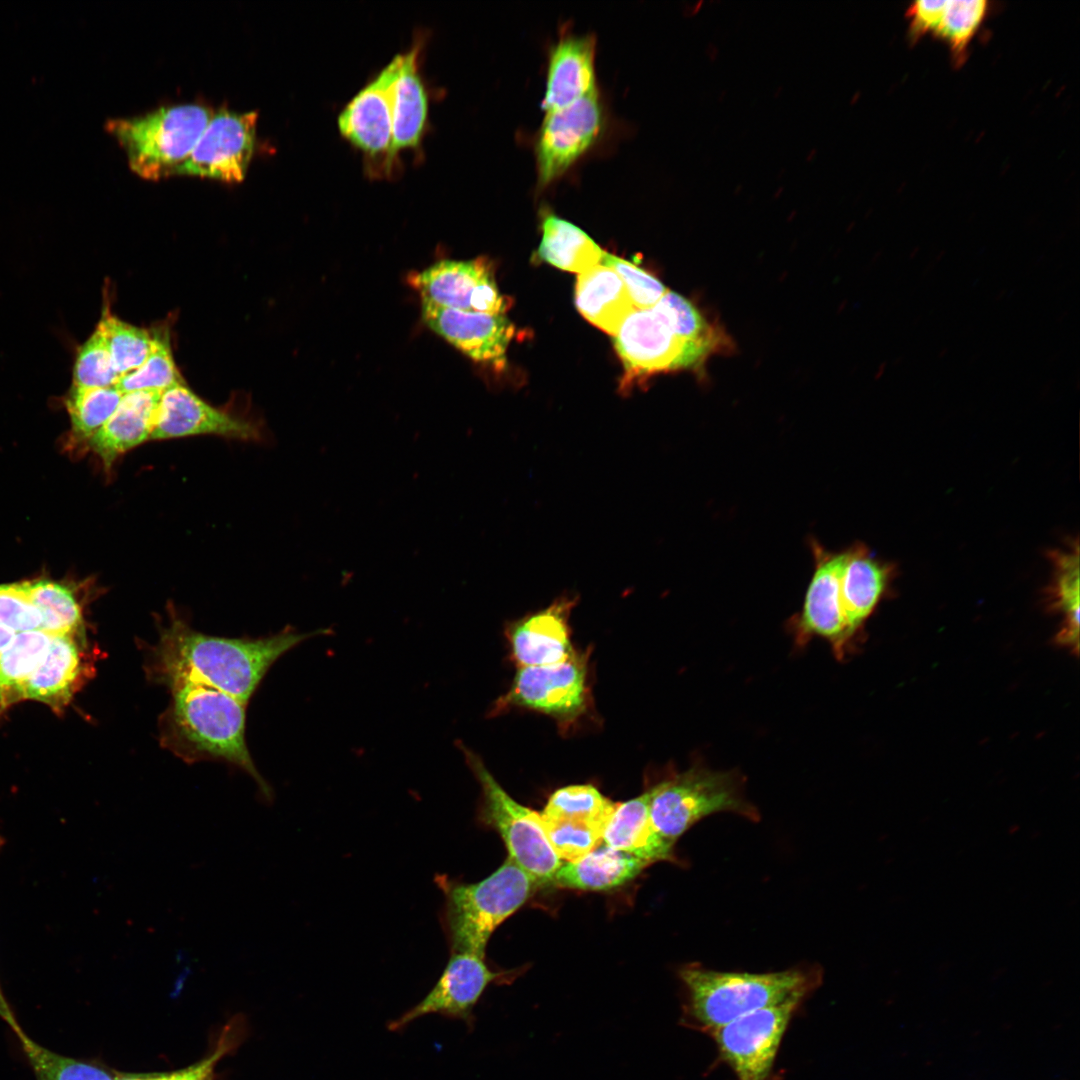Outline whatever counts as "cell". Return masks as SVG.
Wrapping results in <instances>:
<instances>
[{"label": "cell", "mask_w": 1080, "mask_h": 1080, "mask_svg": "<svg viewBox=\"0 0 1080 1080\" xmlns=\"http://www.w3.org/2000/svg\"><path fill=\"white\" fill-rule=\"evenodd\" d=\"M919 251H920L919 246H916V247L912 248V250L909 252V258L914 259L917 256V254L919 253Z\"/></svg>", "instance_id": "48"}, {"label": "cell", "mask_w": 1080, "mask_h": 1080, "mask_svg": "<svg viewBox=\"0 0 1080 1080\" xmlns=\"http://www.w3.org/2000/svg\"><path fill=\"white\" fill-rule=\"evenodd\" d=\"M171 616L151 650V678L166 685L175 681L206 685L244 703L283 654L309 638L333 633L330 628L299 633L286 627L265 638L232 639L200 633Z\"/></svg>", "instance_id": "1"}, {"label": "cell", "mask_w": 1080, "mask_h": 1080, "mask_svg": "<svg viewBox=\"0 0 1080 1080\" xmlns=\"http://www.w3.org/2000/svg\"><path fill=\"white\" fill-rule=\"evenodd\" d=\"M903 360H904V357H903V356H899V357H897V358L895 359V361H894V365H896V366L900 365V364H901V363L903 362Z\"/></svg>", "instance_id": "52"}, {"label": "cell", "mask_w": 1080, "mask_h": 1080, "mask_svg": "<svg viewBox=\"0 0 1080 1080\" xmlns=\"http://www.w3.org/2000/svg\"><path fill=\"white\" fill-rule=\"evenodd\" d=\"M885 365H886V363H883V364L881 365V367L879 368V373H878V375H877L878 377H880V376H881V375L883 374V372H884V370H885Z\"/></svg>", "instance_id": "53"}, {"label": "cell", "mask_w": 1080, "mask_h": 1080, "mask_svg": "<svg viewBox=\"0 0 1080 1080\" xmlns=\"http://www.w3.org/2000/svg\"><path fill=\"white\" fill-rule=\"evenodd\" d=\"M0 1017L12 1028L16 1035L23 1032L18 1022L16 1021L11 1008L4 997L0 987Z\"/></svg>", "instance_id": "45"}, {"label": "cell", "mask_w": 1080, "mask_h": 1080, "mask_svg": "<svg viewBox=\"0 0 1080 1080\" xmlns=\"http://www.w3.org/2000/svg\"><path fill=\"white\" fill-rule=\"evenodd\" d=\"M944 5L945 0H920L909 7L906 15L910 19V34L914 39L932 33Z\"/></svg>", "instance_id": "44"}, {"label": "cell", "mask_w": 1080, "mask_h": 1080, "mask_svg": "<svg viewBox=\"0 0 1080 1080\" xmlns=\"http://www.w3.org/2000/svg\"><path fill=\"white\" fill-rule=\"evenodd\" d=\"M745 777L737 770L715 771L695 763L655 784L650 817L659 834L673 845L701 819L731 812L758 821L757 808L745 796Z\"/></svg>", "instance_id": "6"}, {"label": "cell", "mask_w": 1080, "mask_h": 1080, "mask_svg": "<svg viewBox=\"0 0 1080 1080\" xmlns=\"http://www.w3.org/2000/svg\"><path fill=\"white\" fill-rule=\"evenodd\" d=\"M401 53L345 105L338 116L341 135L363 155L370 177L393 178L400 170L392 146V92Z\"/></svg>", "instance_id": "8"}, {"label": "cell", "mask_w": 1080, "mask_h": 1080, "mask_svg": "<svg viewBox=\"0 0 1080 1080\" xmlns=\"http://www.w3.org/2000/svg\"><path fill=\"white\" fill-rule=\"evenodd\" d=\"M85 634L52 636L49 648L28 679L24 699H33L60 713L94 673Z\"/></svg>", "instance_id": "19"}, {"label": "cell", "mask_w": 1080, "mask_h": 1080, "mask_svg": "<svg viewBox=\"0 0 1080 1080\" xmlns=\"http://www.w3.org/2000/svg\"><path fill=\"white\" fill-rule=\"evenodd\" d=\"M603 128L599 92L545 112L535 141L538 186L546 188L562 177L593 147Z\"/></svg>", "instance_id": "12"}, {"label": "cell", "mask_w": 1080, "mask_h": 1080, "mask_svg": "<svg viewBox=\"0 0 1080 1080\" xmlns=\"http://www.w3.org/2000/svg\"><path fill=\"white\" fill-rule=\"evenodd\" d=\"M654 792L655 785L638 797L617 803L604 829L602 843L648 864L673 861L674 845L659 834L650 817Z\"/></svg>", "instance_id": "24"}, {"label": "cell", "mask_w": 1080, "mask_h": 1080, "mask_svg": "<svg viewBox=\"0 0 1080 1080\" xmlns=\"http://www.w3.org/2000/svg\"><path fill=\"white\" fill-rule=\"evenodd\" d=\"M16 632L11 628L0 623V655L9 646Z\"/></svg>", "instance_id": "47"}, {"label": "cell", "mask_w": 1080, "mask_h": 1080, "mask_svg": "<svg viewBox=\"0 0 1080 1080\" xmlns=\"http://www.w3.org/2000/svg\"><path fill=\"white\" fill-rule=\"evenodd\" d=\"M512 971H495L485 957L469 952H451L440 977L426 996L410 1009L387 1023L391 1032H401L414 1021L439 1015L463 1022L472 1031L476 1017L474 1009L486 989L493 983H508Z\"/></svg>", "instance_id": "10"}, {"label": "cell", "mask_w": 1080, "mask_h": 1080, "mask_svg": "<svg viewBox=\"0 0 1080 1080\" xmlns=\"http://www.w3.org/2000/svg\"><path fill=\"white\" fill-rule=\"evenodd\" d=\"M422 40L401 53V62L392 92V146L396 158L405 150H417L423 141L429 101L419 69Z\"/></svg>", "instance_id": "23"}, {"label": "cell", "mask_w": 1080, "mask_h": 1080, "mask_svg": "<svg viewBox=\"0 0 1080 1080\" xmlns=\"http://www.w3.org/2000/svg\"><path fill=\"white\" fill-rule=\"evenodd\" d=\"M42 615L24 582L0 585V623L15 632L41 630Z\"/></svg>", "instance_id": "42"}, {"label": "cell", "mask_w": 1080, "mask_h": 1080, "mask_svg": "<svg viewBox=\"0 0 1080 1080\" xmlns=\"http://www.w3.org/2000/svg\"><path fill=\"white\" fill-rule=\"evenodd\" d=\"M24 585L42 615L41 631L51 636L85 634L83 608L72 588L47 579Z\"/></svg>", "instance_id": "30"}, {"label": "cell", "mask_w": 1080, "mask_h": 1080, "mask_svg": "<svg viewBox=\"0 0 1080 1080\" xmlns=\"http://www.w3.org/2000/svg\"><path fill=\"white\" fill-rule=\"evenodd\" d=\"M1004 295H1005V290H1002V291H1000V292H999V293H998V294L996 295L995 301H999V300H1001V299L1003 298V296H1004Z\"/></svg>", "instance_id": "51"}, {"label": "cell", "mask_w": 1080, "mask_h": 1080, "mask_svg": "<svg viewBox=\"0 0 1080 1080\" xmlns=\"http://www.w3.org/2000/svg\"><path fill=\"white\" fill-rule=\"evenodd\" d=\"M220 1040L209 1056L176 1071L158 1072L156 1080H212L214 1067L230 1047L225 1037Z\"/></svg>", "instance_id": "43"}, {"label": "cell", "mask_w": 1080, "mask_h": 1080, "mask_svg": "<svg viewBox=\"0 0 1080 1080\" xmlns=\"http://www.w3.org/2000/svg\"><path fill=\"white\" fill-rule=\"evenodd\" d=\"M600 264L620 276L636 309L652 308L668 290L657 278L615 255L603 252Z\"/></svg>", "instance_id": "41"}, {"label": "cell", "mask_w": 1080, "mask_h": 1080, "mask_svg": "<svg viewBox=\"0 0 1080 1080\" xmlns=\"http://www.w3.org/2000/svg\"><path fill=\"white\" fill-rule=\"evenodd\" d=\"M4 843H5L4 838L2 836H0V848L4 845Z\"/></svg>", "instance_id": "54"}, {"label": "cell", "mask_w": 1080, "mask_h": 1080, "mask_svg": "<svg viewBox=\"0 0 1080 1080\" xmlns=\"http://www.w3.org/2000/svg\"><path fill=\"white\" fill-rule=\"evenodd\" d=\"M678 976L684 989L680 1024L708 1035L758 1009L803 1002L822 982L816 967L749 973L692 963L680 968Z\"/></svg>", "instance_id": "3"}, {"label": "cell", "mask_w": 1080, "mask_h": 1080, "mask_svg": "<svg viewBox=\"0 0 1080 1080\" xmlns=\"http://www.w3.org/2000/svg\"><path fill=\"white\" fill-rule=\"evenodd\" d=\"M613 343L632 377L681 368H700L708 358L678 338L653 309H635L622 323Z\"/></svg>", "instance_id": "15"}, {"label": "cell", "mask_w": 1080, "mask_h": 1080, "mask_svg": "<svg viewBox=\"0 0 1080 1080\" xmlns=\"http://www.w3.org/2000/svg\"><path fill=\"white\" fill-rule=\"evenodd\" d=\"M616 805L593 785H570L550 796L541 816L588 823L604 832Z\"/></svg>", "instance_id": "33"}, {"label": "cell", "mask_w": 1080, "mask_h": 1080, "mask_svg": "<svg viewBox=\"0 0 1080 1080\" xmlns=\"http://www.w3.org/2000/svg\"><path fill=\"white\" fill-rule=\"evenodd\" d=\"M604 251L579 227L547 214L542 221L538 256L565 271L583 273L600 264Z\"/></svg>", "instance_id": "28"}, {"label": "cell", "mask_w": 1080, "mask_h": 1080, "mask_svg": "<svg viewBox=\"0 0 1080 1080\" xmlns=\"http://www.w3.org/2000/svg\"><path fill=\"white\" fill-rule=\"evenodd\" d=\"M421 316L427 327L474 361L505 367L514 333L505 314L460 311L421 299Z\"/></svg>", "instance_id": "18"}, {"label": "cell", "mask_w": 1080, "mask_h": 1080, "mask_svg": "<svg viewBox=\"0 0 1080 1080\" xmlns=\"http://www.w3.org/2000/svg\"><path fill=\"white\" fill-rule=\"evenodd\" d=\"M648 865L601 843L582 858L562 863L551 884L585 891H608L632 881Z\"/></svg>", "instance_id": "27"}, {"label": "cell", "mask_w": 1080, "mask_h": 1080, "mask_svg": "<svg viewBox=\"0 0 1080 1080\" xmlns=\"http://www.w3.org/2000/svg\"><path fill=\"white\" fill-rule=\"evenodd\" d=\"M435 882L444 896L440 923L450 953L469 952L483 957L496 928L524 905L537 886L508 857L479 882L465 883L445 874L436 875Z\"/></svg>", "instance_id": "4"}, {"label": "cell", "mask_w": 1080, "mask_h": 1080, "mask_svg": "<svg viewBox=\"0 0 1080 1080\" xmlns=\"http://www.w3.org/2000/svg\"><path fill=\"white\" fill-rule=\"evenodd\" d=\"M162 393L140 390L123 394L112 416L86 442L107 472L120 456L151 439Z\"/></svg>", "instance_id": "22"}, {"label": "cell", "mask_w": 1080, "mask_h": 1080, "mask_svg": "<svg viewBox=\"0 0 1080 1080\" xmlns=\"http://www.w3.org/2000/svg\"><path fill=\"white\" fill-rule=\"evenodd\" d=\"M17 1036L37 1080H114L111 1073L97 1065L57 1054L24 1032Z\"/></svg>", "instance_id": "36"}, {"label": "cell", "mask_w": 1080, "mask_h": 1080, "mask_svg": "<svg viewBox=\"0 0 1080 1080\" xmlns=\"http://www.w3.org/2000/svg\"><path fill=\"white\" fill-rule=\"evenodd\" d=\"M1059 563V577L1057 580V597L1064 611L1065 625L1059 634V640L1072 646L1076 651L1079 647V560L1078 549L1075 554L1064 555L1057 559Z\"/></svg>", "instance_id": "40"}, {"label": "cell", "mask_w": 1080, "mask_h": 1080, "mask_svg": "<svg viewBox=\"0 0 1080 1080\" xmlns=\"http://www.w3.org/2000/svg\"><path fill=\"white\" fill-rule=\"evenodd\" d=\"M987 9L988 2L985 0H945L932 33L945 40L960 61L984 20Z\"/></svg>", "instance_id": "37"}, {"label": "cell", "mask_w": 1080, "mask_h": 1080, "mask_svg": "<svg viewBox=\"0 0 1080 1080\" xmlns=\"http://www.w3.org/2000/svg\"><path fill=\"white\" fill-rule=\"evenodd\" d=\"M421 299L466 312L504 314L508 308L496 285L491 264L484 258L444 259L412 279Z\"/></svg>", "instance_id": "16"}, {"label": "cell", "mask_w": 1080, "mask_h": 1080, "mask_svg": "<svg viewBox=\"0 0 1080 1080\" xmlns=\"http://www.w3.org/2000/svg\"><path fill=\"white\" fill-rule=\"evenodd\" d=\"M257 120L256 111L238 113L224 107L214 111L174 176L241 182L254 154Z\"/></svg>", "instance_id": "13"}, {"label": "cell", "mask_w": 1080, "mask_h": 1080, "mask_svg": "<svg viewBox=\"0 0 1080 1080\" xmlns=\"http://www.w3.org/2000/svg\"><path fill=\"white\" fill-rule=\"evenodd\" d=\"M120 376L136 370L152 348V332L105 312L96 328Z\"/></svg>", "instance_id": "35"}, {"label": "cell", "mask_w": 1080, "mask_h": 1080, "mask_svg": "<svg viewBox=\"0 0 1080 1080\" xmlns=\"http://www.w3.org/2000/svg\"><path fill=\"white\" fill-rule=\"evenodd\" d=\"M194 435H216L244 441H260L263 438L258 424L211 406L184 383L165 390L160 398L151 439Z\"/></svg>", "instance_id": "17"}, {"label": "cell", "mask_w": 1080, "mask_h": 1080, "mask_svg": "<svg viewBox=\"0 0 1080 1080\" xmlns=\"http://www.w3.org/2000/svg\"><path fill=\"white\" fill-rule=\"evenodd\" d=\"M456 744L481 787L480 819L499 833L508 858L537 885L551 884L562 861L547 837L541 814L514 800L474 751Z\"/></svg>", "instance_id": "7"}, {"label": "cell", "mask_w": 1080, "mask_h": 1080, "mask_svg": "<svg viewBox=\"0 0 1080 1080\" xmlns=\"http://www.w3.org/2000/svg\"><path fill=\"white\" fill-rule=\"evenodd\" d=\"M575 600L570 596L560 597L547 608L508 626L511 652L519 667L554 665L575 653L568 625Z\"/></svg>", "instance_id": "20"}, {"label": "cell", "mask_w": 1080, "mask_h": 1080, "mask_svg": "<svg viewBox=\"0 0 1080 1080\" xmlns=\"http://www.w3.org/2000/svg\"><path fill=\"white\" fill-rule=\"evenodd\" d=\"M123 393L116 387L72 385L65 398L74 443L87 442L112 416Z\"/></svg>", "instance_id": "32"}, {"label": "cell", "mask_w": 1080, "mask_h": 1080, "mask_svg": "<svg viewBox=\"0 0 1080 1080\" xmlns=\"http://www.w3.org/2000/svg\"><path fill=\"white\" fill-rule=\"evenodd\" d=\"M52 636L41 631L16 634L0 655V707L23 700L24 687L43 660Z\"/></svg>", "instance_id": "29"}, {"label": "cell", "mask_w": 1080, "mask_h": 1080, "mask_svg": "<svg viewBox=\"0 0 1080 1080\" xmlns=\"http://www.w3.org/2000/svg\"><path fill=\"white\" fill-rule=\"evenodd\" d=\"M802 1002L790 1001L750 1012L717 1029L719 1058L736 1080H782L774 1066L785 1031Z\"/></svg>", "instance_id": "9"}, {"label": "cell", "mask_w": 1080, "mask_h": 1080, "mask_svg": "<svg viewBox=\"0 0 1080 1080\" xmlns=\"http://www.w3.org/2000/svg\"><path fill=\"white\" fill-rule=\"evenodd\" d=\"M119 378L106 344L96 329L78 350L73 368V385L110 387L115 386Z\"/></svg>", "instance_id": "39"}, {"label": "cell", "mask_w": 1080, "mask_h": 1080, "mask_svg": "<svg viewBox=\"0 0 1080 1080\" xmlns=\"http://www.w3.org/2000/svg\"><path fill=\"white\" fill-rule=\"evenodd\" d=\"M652 308L678 338L707 356L727 345L719 329L713 327L689 300L674 291L667 290Z\"/></svg>", "instance_id": "31"}, {"label": "cell", "mask_w": 1080, "mask_h": 1080, "mask_svg": "<svg viewBox=\"0 0 1080 1080\" xmlns=\"http://www.w3.org/2000/svg\"><path fill=\"white\" fill-rule=\"evenodd\" d=\"M152 337L151 351L142 365L120 376L115 385L123 394L140 390L164 392L184 383L175 365L167 332L157 329L152 332Z\"/></svg>", "instance_id": "34"}, {"label": "cell", "mask_w": 1080, "mask_h": 1080, "mask_svg": "<svg viewBox=\"0 0 1080 1080\" xmlns=\"http://www.w3.org/2000/svg\"><path fill=\"white\" fill-rule=\"evenodd\" d=\"M947 353H948V348L947 347L942 348L940 350L939 354H938V358L939 359L944 358L947 355Z\"/></svg>", "instance_id": "49"}, {"label": "cell", "mask_w": 1080, "mask_h": 1080, "mask_svg": "<svg viewBox=\"0 0 1080 1080\" xmlns=\"http://www.w3.org/2000/svg\"><path fill=\"white\" fill-rule=\"evenodd\" d=\"M809 546L813 573L802 607L788 625L798 646H805L814 636L822 637L830 642L835 656L841 659L848 644L841 604L844 550H828L815 538H810Z\"/></svg>", "instance_id": "14"}, {"label": "cell", "mask_w": 1080, "mask_h": 1080, "mask_svg": "<svg viewBox=\"0 0 1080 1080\" xmlns=\"http://www.w3.org/2000/svg\"><path fill=\"white\" fill-rule=\"evenodd\" d=\"M945 254H946L945 250H940L939 253L937 254L936 258H935V261L939 262L944 257Z\"/></svg>", "instance_id": "50"}, {"label": "cell", "mask_w": 1080, "mask_h": 1080, "mask_svg": "<svg viewBox=\"0 0 1080 1080\" xmlns=\"http://www.w3.org/2000/svg\"><path fill=\"white\" fill-rule=\"evenodd\" d=\"M889 569L863 545L844 550L841 604L848 642L871 615L888 583Z\"/></svg>", "instance_id": "25"}, {"label": "cell", "mask_w": 1080, "mask_h": 1080, "mask_svg": "<svg viewBox=\"0 0 1080 1080\" xmlns=\"http://www.w3.org/2000/svg\"><path fill=\"white\" fill-rule=\"evenodd\" d=\"M547 837L560 859L576 861L602 843L603 830L588 823L543 818Z\"/></svg>", "instance_id": "38"}, {"label": "cell", "mask_w": 1080, "mask_h": 1080, "mask_svg": "<svg viewBox=\"0 0 1080 1080\" xmlns=\"http://www.w3.org/2000/svg\"><path fill=\"white\" fill-rule=\"evenodd\" d=\"M596 39L591 34H565L548 55L544 112L565 108L597 93L595 73Z\"/></svg>", "instance_id": "21"}, {"label": "cell", "mask_w": 1080, "mask_h": 1080, "mask_svg": "<svg viewBox=\"0 0 1080 1080\" xmlns=\"http://www.w3.org/2000/svg\"><path fill=\"white\" fill-rule=\"evenodd\" d=\"M586 666L584 657L574 653L554 665L519 667L510 689L499 698L491 714L521 707L560 722L576 720L586 710L589 699Z\"/></svg>", "instance_id": "11"}, {"label": "cell", "mask_w": 1080, "mask_h": 1080, "mask_svg": "<svg viewBox=\"0 0 1080 1080\" xmlns=\"http://www.w3.org/2000/svg\"><path fill=\"white\" fill-rule=\"evenodd\" d=\"M213 114L211 107L199 103L164 106L140 116L110 119L105 129L124 150L136 175L159 181L175 175Z\"/></svg>", "instance_id": "5"}, {"label": "cell", "mask_w": 1080, "mask_h": 1080, "mask_svg": "<svg viewBox=\"0 0 1080 1080\" xmlns=\"http://www.w3.org/2000/svg\"><path fill=\"white\" fill-rule=\"evenodd\" d=\"M158 1073H116L114 1080H156Z\"/></svg>", "instance_id": "46"}, {"label": "cell", "mask_w": 1080, "mask_h": 1080, "mask_svg": "<svg viewBox=\"0 0 1080 1080\" xmlns=\"http://www.w3.org/2000/svg\"><path fill=\"white\" fill-rule=\"evenodd\" d=\"M575 302L589 322L612 336L636 309L620 276L601 264L578 275Z\"/></svg>", "instance_id": "26"}, {"label": "cell", "mask_w": 1080, "mask_h": 1080, "mask_svg": "<svg viewBox=\"0 0 1080 1080\" xmlns=\"http://www.w3.org/2000/svg\"><path fill=\"white\" fill-rule=\"evenodd\" d=\"M168 686L172 696L159 719L161 745L185 762L222 760L236 765L271 800L272 790L258 773L245 741L247 703L190 681Z\"/></svg>", "instance_id": "2"}]
</instances>
